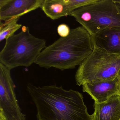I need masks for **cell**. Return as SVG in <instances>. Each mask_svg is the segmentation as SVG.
Wrapping results in <instances>:
<instances>
[{
  "mask_svg": "<svg viewBox=\"0 0 120 120\" xmlns=\"http://www.w3.org/2000/svg\"><path fill=\"white\" fill-rule=\"evenodd\" d=\"M27 90L36 107L38 120H92L78 91L56 85L41 87L30 83Z\"/></svg>",
  "mask_w": 120,
  "mask_h": 120,
  "instance_id": "obj_1",
  "label": "cell"
},
{
  "mask_svg": "<svg viewBox=\"0 0 120 120\" xmlns=\"http://www.w3.org/2000/svg\"><path fill=\"white\" fill-rule=\"evenodd\" d=\"M94 47L92 37L82 26L71 30L66 37H60L46 47L35 64L40 67L63 71L74 68L92 53Z\"/></svg>",
  "mask_w": 120,
  "mask_h": 120,
  "instance_id": "obj_2",
  "label": "cell"
},
{
  "mask_svg": "<svg viewBox=\"0 0 120 120\" xmlns=\"http://www.w3.org/2000/svg\"><path fill=\"white\" fill-rule=\"evenodd\" d=\"M45 40L35 37L28 26L6 40L0 52V62L11 70L20 66L28 67L35 63L46 47Z\"/></svg>",
  "mask_w": 120,
  "mask_h": 120,
  "instance_id": "obj_3",
  "label": "cell"
},
{
  "mask_svg": "<svg viewBox=\"0 0 120 120\" xmlns=\"http://www.w3.org/2000/svg\"><path fill=\"white\" fill-rule=\"evenodd\" d=\"M92 36L109 28L120 27V6L116 1L97 0L71 13Z\"/></svg>",
  "mask_w": 120,
  "mask_h": 120,
  "instance_id": "obj_4",
  "label": "cell"
},
{
  "mask_svg": "<svg viewBox=\"0 0 120 120\" xmlns=\"http://www.w3.org/2000/svg\"><path fill=\"white\" fill-rule=\"evenodd\" d=\"M120 68V55L110 54L95 46L92 53L81 63L76 73L77 85L113 80Z\"/></svg>",
  "mask_w": 120,
  "mask_h": 120,
  "instance_id": "obj_5",
  "label": "cell"
},
{
  "mask_svg": "<svg viewBox=\"0 0 120 120\" xmlns=\"http://www.w3.org/2000/svg\"><path fill=\"white\" fill-rule=\"evenodd\" d=\"M11 69L0 63V113L7 120H26L15 92Z\"/></svg>",
  "mask_w": 120,
  "mask_h": 120,
  "instance_id": "obj_6",
  "label": "cell"
},
{
  "mask_svg": "<svg viewBox=\"0 0 120 120\" xmlns=\"http://www.w3.org/2000/svg\"><path fill=\"white\" fill-rule=\"evenodd\" d=\"M44 0H0V20L5 21L41 8Z\"/></svg>",
  "mask_w": 120,
  "mask_h": 120,
  "instance_id": "obj_7",
  "label": "cell"
},
{
  "mask_svg": "<svg viewBox=\"0 0 120 120\" xmlns=\"http://www.w3.org/2000/svg\"><path fill=\"white\" fill-rule=\"evenodd\" d=\"M83 91L89 94L94 102L100 103L115 95H119L118 80H113L86 83L82 85Z\"/></svg>",
  "mask_w": 120,
  "mask_h": 120,
  "instance_id": "obj_8",
  "label": "cell"
},
{
  "mask_svg": "<svg viewBox=\"0 0 120 120\" xmlns=\"http://www.w3.org/2000/svg\"><path fill=\"white\" fill-rule=\"evenodd\" d=\"M92 37L94 45L104 51L120 55V28H109Z\"/></svg>",
  "mask_w": 120,
  "mask_h": 120,
  "instance_id": "obj_9",
  "label": "cell"
},
{
  "mask_svg": "<svg viewBox=\"0 0 120 120\" xmlns=\"http://www.w3.org/2000/svg\"><path fill=\"white\" fill-rule=\"evenodd\" d=\"M92 120H119L120 96L115 95L101 103L94 102Z\"/></svg>",
  "mask_w": 120,
  "mask_h": 120,
  "instance_id": "obj_10",
  "label": "cell"
},
{
  "mask_svg": "<svg viewBox=\"0 0 120 120\" xmlns=\"http://www.w3.org/2000/svg\"><path fill=\"white\" fill-rule=\"evenodd\" d=\"M41 8L48 17L53 20L70 15L66 0H44Z\"/></svg>",
  "mask_w": 120,
  "mask_h": 120,
  "instance_id": "obj_11",
  "label": "cell"
},
{
  "mask_svg": "<svg viewBox=\"0 0 120 120\" xmlns=\"http://www.w3.org/2000/svg\"><path fill=\"white\" fill-rule=\"evenodd\" d=\"M20 18H15L0 23V41L7 40L15 35L16 31L22 26L17 23Z\"/></svg>",
  "mask_w": 120,
  "mask_h": 120,
  "instance_id": "obj_12",
  "label": "cell"
},
{
  "mask_svg": "<svg viewBox=\"0 0 120 120\" xmlns=\"http://www.w3.org/2000/svg\"><path fill=\"white\" fill-rule=\"evenodd\" d=\"M71 29L68 26L65 24H62L58 26L57 31L59 35L62 38L68 36L71 32Z\"/></svg>",
  "mask_w": 120,
  "mask_h": 120,
  "instance_id": "obj_13",
  "label": "cell"
},
{
  "mask_svg": "<svg viewBox=\"0 0 120 120\" xmlns=\"http://www.w3.org/2000/svg\"><path fill=\"white\" fill-rule=\"evenodd\" d=\"M117 78L118 80L119 95L120 96V68L118 73Z\"/></svg>",
  "mask_w": 120,
  "mask_h": 120,
  "instance_id": "obj_14",
  "label": "cell"
},
{
  "mask_svg": "<svg viewBox=\"0 0 120 120\" xmlns=\"http://www.w3.org/2000/svg\"><path fill=\"white\" fill-rule=\"evenodd\" d=\"M0 120H7L4 116L1 113H0Z\"/></svg>",
  "mask_w": 120,
  "mask_h": 120,
  "instance_id": "obj_15",
  "label": "cell"
},
{
  "mask_svg": "<svg viewBox=\"0 0 120 120\" xmlns=\"http://www.w3.org/2000/svg\"><path fill=\"white\" fill-rule=\"evenodd\" d=\"M117 2L118 3H120V0H119V1H117Z\"/></svg>",
  "mask_w": 120,
  "mask_h": 120,
  "instance_id": "obj_16",
  "label": "cell"
},
{
  "mask_svg": "<svg viewBox=\"0 0 120 120\" xmlns=\"http://www.w3.org/2000/svg\"><path fill=\"white\" fill-rule=\"evenodd\" d=\"M116 2H117V3H118L119 4V5H120V3H118L117 2V1H116Z\"/></svg>",
  "mask_w": 120,
  "mask_h": 120,
  "instance_id": "obj_17",
  "label": "cell"
},
{
  "mask_svg": "<svg viewBox=\"0 0 120 120\" xmlns=\"http://www.w3.org/2000/svg\"></svg>",
  "mask_w": 120,
  "mask_h": 120,
  "instance_id": "obj_18",
  "label": "cell"
}]
</instances>
